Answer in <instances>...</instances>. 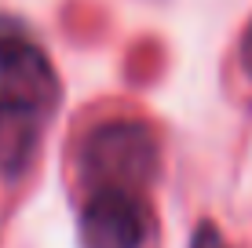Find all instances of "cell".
Segmentation results:
<instances>
[{
	"mask_svg": "<svg viewBox=\"0 0 252 248\" xmlns=\"http://www.w3.org/2000/svg\"><path fill=\"white\" fill-rule=\"evenodd\" d=\"M59 110L51 58L22 37H0V175L19 179L37 161Z\"/></svg>",
	"mask_w": 252,
	"mask_h": 248,
	"instance_id": "obj_1",
	"label": "cell"
},
{
	"mask_svg": "<svg viewBox=\"0 0 252 248\" xmlns=\"http://www.w3.org/2000/svg\"><path fill=\"white\" fill-rule=\"evenodd\" d=\"M77 165L84 190L92 186L146 190L158 172V142L143 121H106L88 132Z\"/></svg>",
	"mask_w": 252,
	"mask_h": 248,
	"instance_id": "obj_2",
	"label": "cell"
},
{
	"mask_svg": "<svg viewBox=\"0 0 252 248\" xmlns=\"http://www.w3.org/2000/svg\"><path fill=\"white\" fill-rule=\"evenodd\" d=\"M238 66L241 73L252 81V22L245 26V33H241V44H238Z\"/></svg>",
	"mask_w": 252,
	"mask_h": 248,
	"instance_id": "obj_5",
	"label": "cell"
},
{
	"mask_svg": "<svg viewBox=\"0 0 252 248\" xmlns=\"http://www.w3.org/2000/svg\"><path fill=\"white\" fill-rule=\"evenodd\" d=\"M190 248H234V245L223 237V230L216 223H201L194 230V237H190Z\"/></svg>",
	"mask_w": 252,
	"mask_h": 248,
	"instance_id": "obj_4",
	"label": "cell"
},
{
	"mask_svg": "<svg viewBox=\"0 0 252 248\" xmlns=\"http://www.w3.org/2000/svg\"><path fill=\"white\" fill-rule=\"evenodd\" d=\"M150 237V204L143 190L92 186L77 212L81 248H143Z\"/></svg>",
	"mask_w": 252,
	"mask_h": 248,
	"instance_id": "obj_3",
	"label": "cell"
}]
</instances>
